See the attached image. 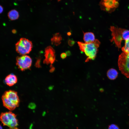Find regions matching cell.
Listing matches in <instances>:
<instances>
[{
	"mask_svg": "<svg viewBox=\"0 0 129 129\" xmlns=\"http://www.w3.org/2000/svg\"><path fill=\"white\" fill-rule=\"evenodd\" d=\"M77 43L81 51L84 53L87 57L86 62H88L90 60L94 59L98 51V48L100 44L98 40L96 39L94 42L91 43L78 42Z\"/></svg>",
	"mask_w": 129,
	"mask_h": 129,
	"instance_id": "cell-1",
	"label": "cell"
},
{
	"mask_svg": "<svg viewBox=\"0 0 129 129\" xmlns=\"http://www.w3.org/2000/svg\"><path fill=\"white\" fill-rule=\"evenodd\" d=\"M2 99L4 106L10 111L18 107L20 102L17 92L12 90L5 91L2 95Z\"/></svg>",
	"mask_w": 129,
	"mask_h": 129,
	"instance_id": "cell-2",
	"label": "cell"
},
{
	"mask_svg": "<svg viewBox=\"0 0 129 129\" xmlns=\"http://www.w3.org/2000/svg\"><path fill=\"white\" fill-rule=\"evenodd\" d=\"M112 32V38L110 40L111 42L113 41L116 46L118 48H121L122 40H129V30L124 29L118 28L114 26H111L110 29Z\"/></svg>",
	"mask_w": 129,
	"mask_h": 129,
	"instance_id": "cell-3",
	"label": "cell"
},
{
	"mask_svg": "<svg viewBox=\"0 0 129 129\" xmlns=\"http://www.w3.org/2000/svg\"><path fill=\"white\" fill-rule=\"evenodd\" d=\"M0 120L4 125L10 128L16 127L18 125L16 115L11 112L2 113L0 115Z\"/></svg>",
	"mask_w": 129,
	"mask_h": 129,
	"instance_id": "cell-4",
	"label": "cell"
},
{
	"mask_svg": "<svg viewBox=\"0 0 129 129\" xmlns=\"http://www.w3.org/2000/svg\"><path fill=\"white\" fill-rule=\"evenodd\" d=\"M16 52L21 55L29 54L31 51L32 44V42L27 39L22 38L15 44Z\"/></svg>",
	"mask_w": 129,
	"mask_h": 129,
	"instance_id": "cell-5",
	"label": "cell"
},
{
	"mask_svg": "<svg viewBox=\"0 0 129 129\" xmlns=\"http://www.w3.org/2000/svg\"><path fill=\"white\" fill-rule=\"evenodd\" d=\"M118 65L119 70L126 77L129 78V53H122L119 56Z\"/></svg>",
	"mask_w": 129,
	"mask_h": 129,
	"instance_id": "cell-6",
	"label": "cell"
},
{
	"mask_svg": "<svg viewBox=\"0 0 129 129\" xmlns=\"http://www.w3.org/2000/svg\"><path fill=\"white\" fill-rule=\"evenodd\" d=\"M119 5L118 0H101L99 4L102 10L109 13L114 11Z\"/></svg>",
	"mask_w": 129,
	"mask_h": 129,
	"instance_id": "cell-7",
	"label": "cell"
},
{
	"mask_svg": "<svg viewBox=\"0 0 129 129\" xmlns=\"http://www.w3.org/2000/svg\"><path fill=\"white\" fill-rule=\"evenodd\" d=\"M16 60V65L18 68L22 71L29 69L31 65L32 59L27 55H25L17 56Z\"/></svg>",
	"mask_w": 129,
	"mask_h": 129,
	"instance_id": "cell-8",
	"label": "cell"
},
{
	"mask_svg": "<svg viewBox=\"0 0 129 129\" xmlns=\"http://www.w3.org/2000/svg\"><path fill=\"white\" fill-rule=\"evenodd\" d=\"M55 50L52 47L49 46L47 47L45 50V58L43 60V63L47 64H52L55 60Z\"/></svg>",
	"mask_w": 129,
	"mask_h": 129,
	"instance_id": "cell-9",
	"label": "cell"
},
{
	"mask_svg": "<svg viewBox=\"0 0 129 129\" xmlns=\"http://www.w3.org/2000/svg\"><path fill=\"white\" fill-rule=\"evenodd\" d=\"M17 79L16 75L13 74H11L7 76L5 79L6 83L9 86H11L17 82Z\"/></svg>",
	"mask_w": 129,
	"mask_h": 129,
	"instance_id": "cell-10",
	"label": "cell"
},
{
	"mask_svg": "<svg viewBox=\"0 0 129 129\" xmlns=\"http://www.w3.org/2000/svg\"><path fill=\"white\" fill-rule=\"evenodd\" d=\"M83 40L86 43H90L94 42L95 40L94 34L91 32H83Z\"/></svg>",
	"mask_w": 129,
	"mask_h": 129,
	"instance_id": "cell-11",
	"label": "cell"
},
{
	"mask_svg": "<svg viewBox=\"0 0 129 129\" xmlns=\"http://www.w3.org/2000/svg\"><path fill=\"white\" fill-rule=\"evenodd\" d=\"M62 40L61 35L59 33H55L51 39L52 44L57 46L61 43Z\"/></svg>",
	"mask_w": 129,
	"mask_h": 129,
	"instance_id": "cell-12",
	"label": "cell"
},
{
	"mask_svg": "<svg viewBox=\"0 0 129 129\" xmlns=\"http://www.w3.org/2000/svg\"><path fill=\"white\" fill-rule=\"evenodd\" d=\"M9 18L11 20H14L17 19L19 17L18 12L14 9L9 11L8 13Z\"/></svg>",
	"mask_w": 129,
	"mask_h": 129,
	"instance_id": "cell-13",
	"label": "cell"
},
{
	"mask_svg": "<svg viewBox=\"0 0 129 129\" xmlns=\"http://www.w3.org/2000/svg\"><path fill=\"white\" fill-rule=\"evenodd\" d=\"M118 73L115 69L111 68L109 69L107 71V75L108 78L110 79L113 80L117 77Z\"/></svg>",
	"mask_w": 129,
	"mask_h": 129,
	"instance_id": "cell-14",
	"label": "cell"
},
{
	"mask_svg": "<svg viewBox=\"0 0 129 129\" xmlns=\"http://www.w3.org/2000/svg\"><path fill=\"white\" fill-rule=\"evenodd\" d=\"M122 50L124 52L129 53V40L125 41L124 46L122 48Z\"/></svg>",
	"mask_w": 129,
	"mask_h": 129,
	"instance_id": "cell-15",
	"label": "cell"
},
{
	"mask_svg": "<svg viewBox=\"0 0 129 129\" xmlns=\"http://www.w3.org/2000/svg\"><path fill=\"white\" fill-rule=\"evenodd\" d=\"M108 129H119V128L117 125L114 124H112L109 126Z\"/></svg>",
	"mask_w": 129,
	"mask_h": 129,
	"instance_id": "cell-16",
	"label": "cell"
},
{
	"mask_svg": "<svg viewBox=\"0 0 129 129\" xmlns=\"http://www.w3.org/2000/svg\"><path fill=\"white\" fill-rule=\"evenodd\" d=\"M28 107L29 108L32 109H33L35 108L36 105L33 103H31L29 104Z\"/></svg>",
	"mask_w": 129,
	"mask_h": 129,
	"instance_id": "cell-17",
	"label": "cell"
},
{
	"mask_svg": "<svg viewBox=\"0 0 129 129\" xmlns=\"http://www.w3.org/2000/svg\"><path fill=\"white\" fill-rule=\"evenodd\" d=\"M69 45L70 46H73L75 43V41L73 40H69L68 42Z\"/></svg>",
	"mask_w": 129,
	"mask_h": 129,
	"instance_id": "cell-18",
	"label": "cell"
},
{
	"mask_svg": "<svg viewBox=\"0 0 129 129\" xmlns=\"http://www.w3.org/2000/svg\"><path fill=\"white\" fill-rule=\"evenodd\" d=\"M40 59H38L37 60L35 64V66L37 67H40Z\"/></svg>",
	"mask_w": 129,
	"mask_h": 129,
	"instance_id": "cell-19",
	"label": "cell"
},
{
	"mask_svg": "<svg viewBox=\"0 0 129 129\" xmlns=\"http://www.w3.org/2000/svg\"><path fill=\"white\" fill-rule=\"evenodd\" d=\"M67 55L66 53H63L61 54L60 57L62 59H64L66 57Z\"/></svg>",
	"mask_w": 129,
	"mask_h": 129,
	"instance_id": "cell-20",
	"label": "cell"
},
{
	"mask_svg": "<svg viewBox=\"0 0 129 129\" xmlns=\"http://www.w3.org/2000/svg\"><path fill=\"white\" fill-rule=\"evenodd\" d=\"M66 53L68 56H70L71 55V52L69 51H67L66 52Z\"/></svg>",
	"mask_w": 129,
	"mask_h": 129,
	"instance_id": "cell-21",
	"label": "cell"
},
{
	"mask_svg": "<svg viewBox=\"0 0 129 129\" xmlns=\"http://www.w3.org/2000/svg\"><path fill=\"white\" fill-rule=\"evenodd\" d=\"M0 13H1L2 12H3V7L1 6V5H0Z\"/></svg>",
	"mask_w": 129,
	"mask_h": 129,
	"instance_id": "cell-22",
	"label": "cell"
},
{
	"mask_svg": "<svg viewBox=\"0 0 129 129\" xmlns=\"http://www.w3.org/2000/svg\"><path fill=\"white\" fill-rule=\"evenodd\" d=\"M55 70V68L54 67H53L50 69V72H52L54 71Z\"/></svg>",
	"mask_w": 129,
	"mask_h": 129,
	"instance_id": "cell-23",
	"label": "cell"
},
{
	"mask_svg": "<svg viewBox=\"0 0 129 129\" xmlns=\"http://www.w3.org/2000/svg\"><path fill=\"white\" fill-rule=\"evenodd\" d=\"M18 129V128L16 127H15L12 128H10V129Z\"/></svg>",
	"mask_w": 129,
	"mask_h": 129,
	"instance_id": "cell-24",
	"label": "cell"
},
{
	"mask_svg": "<svg viewBox=\"0 0 129 129\" xmlns=\"http://www.w3.org/2000/svg\"><path fill=\"white\" fill-rule=\"evenodd\" d=\"M71 33L70 32H69L67 33V35H71Z\"/></svg>",
	"mask_w": 129,
	"mask_h": 129,
	"instance_id": "cell-25",
	"label": "cell"
},
{
	"mask_svg": "<svg viewBox=\"0 0 129 129\" xmlns=\"http://www.w3.org/2000/svg\"><path fill=\"white\" fill-rule=\"evenodd\" d=\"M0 129H2V127H1V125H0Z\"/></svg>",
	"mask_w": 129,
	"mask_h": 129,
	"instance_id": "cell-26",
	"label": "cell"
},
{
	"mask_svg": "<svg viewBox=\"0 0 129 129\" xmlns=\"http://www.w3.org/2000/svg\"></svg>",
	"mask_w": 129,
	"mask_h": 129,
	"instance_id": "cell-27",
	"label": "cell"
}]
</instances>
